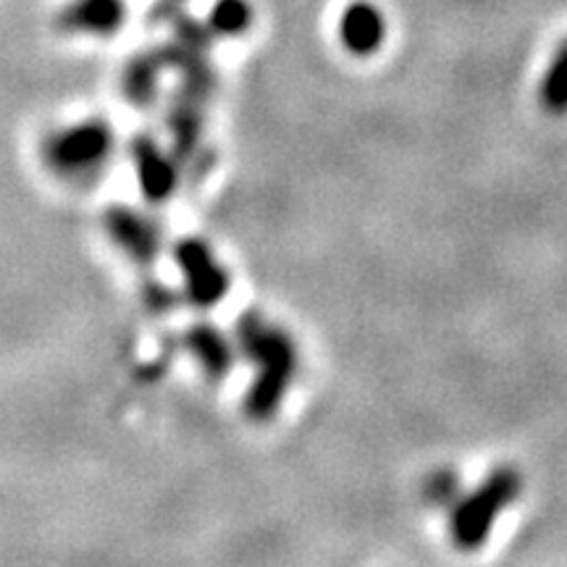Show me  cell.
I'll list each match as a JSON object with an SVG mask.
<instances>
[{"instance_id": "cell-12", "label": "cell", "mask_w": 567, "mask_h": 567, "mask_svg": "<svg viewBox=\"0 0 567 567\" xmlns=\"http://www.w3.org/2000/svg\"><path fill=\"white\" fill-rule=\"evenodd\" d=\"M255 9L250 0H216L208 11V27L210 34L216 38H239L252 27Z\"/></svg>"}, {"instance_id": "cell-5", "label": "cell", "mask_w": 567, "mask_h": 567, "mask_svg": "<svg viewBox=\"0 0 567 567\" xmlns=\"http://www.w3.org/2000/svg\"><path fill=\"white\" fill-rule=\"evenodd\" d=\"M103 231L113 247L137 266H153L161 258L163 234L153 216L132 205H111L103 213Z\"/></svg>"}, {"instance_id": "cell-3", "label": "cell", "mask_w": 567, "mask_h": 567, "mask_svg": "<svg viewBox=\"0 0 567 567\" xmlns=\"http://www.w3.org/2000/svg\"><path fill=\"white\" fill-rule=\"evenodd\" d=\"M520 476L513 467H499L481 484L476 492L457 499L452 507V538L460 549L473 551L492 534L494 520L520 494Z\"/></svg>"}, {"instance_id": "cell-10", "label": "cell", "mask_w": 567, "mask_h": 567, "mask_svg": "<svg viewBox=\"0 0 567 567\" xmlns=\"http://www.w3.org/2000/svg\"><path fill=\"white\" fill-rule=\"evenodd\" d=\"M205 105H208V97L195 95V92L187 90H176L166 116L168 134H172V151L176 153V158H193L200 151Z\"/></svg>"}, {"instance_id": "cell-7", "label": "cell", "mask_w": 567, "mask_h": 567, "mask_svg": "<svg viewBox=\"0 0 567 567\" xmlns=\"http://www.w3.org/2000/svg\"><path fill=\"white\" fill-rule=\"evenodd\" d=\"M184 347L189 358L195 360L203 375L213 384L224 381L231 373L234 360H237V342L224 334L216 323L197 321L184 331Z\"/></svg>"}, {"instance_id": "cell-9", "label": "cell", "mask_w": 567, "mask_h": 567, "mask_svg": "<svg viewBox=\"0 0 567 567\" xmlns=\"http://www.w3.org/2000/svg\"><path fill=\"white\" fill-rule=\"evenodd\" d=\"M168 63L161 51H142L124 63L122 71V95L132 109L145 111L158 103Z\"/></svg>"}, {"instance_id": "cell-13", "label": "cell", "mask_w": 567, "mask_h": 567, "mask_svg": "<svg viewBox=\"0 0 567 567\" xmlns=\"http://www.w3.org/2000/svg\"><path fill=\"white\" fill-rule=\"evenodd\" d=\"M538 101H542L544 111L555 113V116L567 113V40L551 59L547 74H544L542 87H538Z\"/></svg>"}, {"instance_id": "cell-14", "label": "cell", "mask_w": 567, "mask_h": 567, "mask_svg": "<svg viewBox=\"0 0 567 567\" xmlns=\"http://www.w3.org/2000/svg\"><path fill=\"white\" fill-rule=\"evenodd\" d=\"M425 499H429L431 505H436V507L457 505L460 481H457L455 473L442 471V473H436V476H431L429 484H425Z\"/></svg>"}, {"instance_id": "cell-11", "label": "cell", "mask_w": 567, "mask_h": 567, "mask_svg": "<svg viewBox=\"0 0 567 567\" xmlns=\"http://www.w3.org/2000/svg\"><path fill=\"white\" fill-rule=\"evenodd\" d=\"M386 19L379 6L358 0L347 6L342 19H339V40L352 55H373L384 45Z\"/></svg>"}, {"instance_id": "cell-4", "label": "cell", "mask_w": 567, "mask_h": 567, "mask_svg": "<svg viewBox=\"0 0 567 567\" xmlns=\"http://www.w3.org/2000/svg\"><path fill=\"white\" fill-rule=\"evenodd\" d=\"M174 260L182 274L184 297L197 310H210L221 305L229 295L231 279L213 247L197 237H184L174 245Z\"/></svg>"}, {"instance_id": "cell-6", "label": "cell", "mask_w": 567, "mask_h": 567, "mask_svg": "<svg viewBox=\"0 0 567 567\" xmlns=\"http://www.w3.org/2000/svg\"><path fill=\"white\" fill-rule=\"evenodd\" d=\"M130 151L142 197L153 205L172 200L176 195V187H179V163H176V153L166 151V147H163L161 142H155L151 134L134 137Z\"/></svg>"}, {"instance_id": "cell-2", "label": "cell", "mask_w": 567, "mask_h": 567, "mask_svg": "<svg viewBox=\"0 0 567 567\" xmlns=\"http://www.w3.org/2000/svg\"><path fill=\"white\" fill-rule=\"evenodd\" d=\"M116 153V132L103 118L61 126L40 142V158L63 182L97 179Z\"/></svg>"}, {"instance_id": "cell-8", "label": "cell", "mask_w": 567, "mask_h": 567, "mask_svg": "<svg viewBox=\"0 0 567 567\" xmlns=\"http://www.w3.org/2000/svg\"><path fill=\"white\" fill-rule=\"evenodd\" d=\"M124 0H71L61 11L59 24L69 34H87V38H113L126 21Z\"/></svg>"}, {"instance_id": "cell-1", "label": "cell", "mask_w": 567, "mask_h": 567, "mask_svg": "<svg viewBox=\"0 0 567 567\" xmlns=\"http://www.w3.org/2000/svg\"><path fill=\"white\" fill-rule=\"evenodd\" d=\"M237 352L255 368V379L245 394V413L255 423L279 415L300 371V350L289 331L271 323L260 310H245L234 331Z\"/></svg>"}]
</instances>
